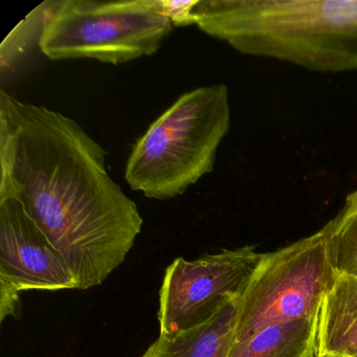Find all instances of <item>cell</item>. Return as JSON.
Wrapping results in <instances>:
<instances>
[{"mask_svg":"<svg viewBox=\"0 0 357 357\" xmlns=\"http://www.w3.org/2000/svg\"><path fill=\"white\" fill-rule=\"evenodd\" d=\"M315 357H352L349 356V355H344V354H330V353H328V354H317Z\"/></svg>","mask_w":357,"mask_h":357,"instance_id":"obj_14","label":"cell"},{"mask_svg":"<svg viewBox=\"0 0 357 357\" xmlns=\"http://www.w3.org/2000/svg\"><path fill=\"white\" fill-rule=\"evenodd\" d=\"M319 319L271 326L248 340L235 342L229 357H315Z\"/></svg>","mask_w":357,"mask_h":357,"instance_id":"obj_10","label":"cell"},{"mask_svg":"<svg viewBox=\"0 0 357 357\" xmlns=\"http://www.w3.org/2000/svg\"><path fill=\"white\" fill-rule=\"evenodd\" d=\"M323 229L335 275L357 279V190L347 196L340 212Z\"/></svg>","mask_w":357,"mask_h":357,"instance_id":"obj_11","label":"cell"},{"mask_svg":"<svg viewBox=\"0 0 357 357\" xmlns=\"http://www.w3.org/2000/svg\"><path fill=\"white\" fill-rule=\"evenodd\" d=\"M225 84L198 87L178 98L133 146L125 181L150 199H172L214 170L231 129Z\"/></svg>","mask_w":357,"mask_h":357,"instance_id":"obj_3","label":"cell"},{"mask_svg":"<svg viewBox=\"0 0 357 357\" xmlns=\"http://www.w3.org/2000/svg\"><path fill=\"white\" fill-rule=\"evenodd\" d=\"M142 357H150V351H149V349H148L147 351H146L145 353H144V355Z\"/></svg>","mask_w":357,"mask_h":357,"instance_id":"obj_15","label":"cell"},{"mask_svg":"<svg viewBox=\"0 0 357 357\" xmlns=\"http://www.w3.org/2000/svg\"><path fill=\"white\" fill-rule=\"evenodd\" d=\"M194 14L199 30L243 55L357 70V0H199Z\"/></svg>","mask_w":357,"mask_h":357,"instance_id":"obj_2","label":"cell"},{"mask_svg":"<svg viewBox=\"0 0 357 357\" xmlns=\"http://www.w3.org/2000/svg\"><path fill=\"white\" fill-rule=\"evenodd\" d=\"M106 156L76 121L0 91V195L20 198L66 259L77 289L102 285L143 229Z\"/></svg>","mask_w":357,"mask_h":357,"instance_id":"obj_1","label":"cell"},{"mask_svg":"<svg viewBox=\"0 0 357 357\" xmlns=\"http://www.w3.org/2000/svg\"><path fill=\"white\" fill-rule=\"evenodd\" d=\"M357 351V279L335 275L319 313L317 354Z\"/></svg>","mask_w":357,"mask_h":357,"instance_id":"obj_9","label":"cell"},{"mask_svg":"<svg viewBox=\"0 0 357 357\" xmlns=\"http://www.w3.org/2000/svg\"><path fill=\"white\" fill-rule=\"evenodd\" d=\"M49 0L35 8L24 20H22L0 45V68L10 70L30 51L31 47L39 45L45 17H47Z\"/></svg>","mask_w":357,"mask_h":357,"instance_id":"obj_12","label":"cell"},{"mask_svg":"<svg viewBox=\"0 0 357 357\" xmlns=\"http://www.w3.org/2000/svg\"><path fill=\"white\" fill-rule=\"evenodd\" d=\"M165 14L173 26H189L197 24L194 9L199 0H160Z\"/></svg>","mask_w":357,"mask_h":357,"instance_id":"obj_13","label":"cell"},{"mask_svg":"<svg viewBox=\"0 0 357 357\" xmlns=\"http://www.w3.org/2000/svg\"><path fill=\"white\" fill-rule=\"evenodd\" d=\"M335 273L325 231L263 254L238 298L235 342L271 326L319 319Z\"/></svg>","mask_w":357,"mask_h":357,"instance_id":"obj_5","label":"cell"},{"mask_svg":"<svg viewBox=\"0 0 357 357\" xmlns=\"http://www.w3.org/2000/svg\"><path fill=\"white\" fill-rule=\"evenodd\" d=\"M238 298L225 303L208 321L149 347L150 357H229L236 340Z\"/></svg>","mask_w":357,"mask_h":357,"instance_id":"obj_8","label":"cell"},{"mask_svg":"<svg viewBox=\"0 0 357 357\" xmlns=\"http://www.w3.org/2000/svg\"><path fill=\"white\" fill-rule=\"evenodd\" d=\"M172 29L160 0H49L38 45L51 60L120 66L155 54Z\"/></svg>","mask_w":357,"mask_h":357,"instance_id":"obj_4","label":"cell"},{"mask_svg":"<svg viewBox=\"0 0 357 357\" xmlns=\"http://www.w3.org/2000/svg\"><path fill=\"white\" fill-rule=\"evenodd\" d=\"M77 289L61 252L20 198L0 195V319L20 317V294Z\"/></svg>","mask_w":357,"mask_h":357,"instance_id":"obj_7","label":"cell"},{"mask_svg":"<svg viewBox=\"0 0 357 357\" xmlns=\"http://www.w3.org/2000/svg\"><path fill=\"white\" fill-rule=\"evenodd\" d=\"M353 357H357V351L354 353V355H353Z\"/></svg>","mask_w":357,"mask_h":357,"instance_id":"obj_16","label":"cell"},{"mask_svg":"<svg viewBox=\"0 0 357 357\" xmlns=\"http://www.w3.org/2000/svg\"><path fill=\"white\" fill-rule=\"evenodd\" d=\"M263 254L245 245L204 255L179 257L165 271L160 290V336H169L208 321L225 303L239 298Z\"/></svg>","mask_w":357,"mask_h":357,"instance_id":"obj_6","label":"cell"}]
</instances>
